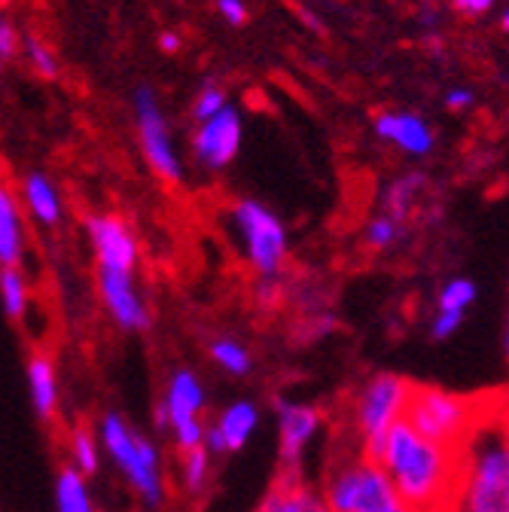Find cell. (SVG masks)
I'll use <instances>...</instances> for the list:
<instances>
[{"mask_svg":"<svg viewBox=\"0 0 509 512\" xmlns=\"http://www.w3.org/2000/svg\"><path fill=\"white\" fill-rule=\"evenodd\" d=\"M68 452H71V470H77L83 479L98 473V467H101V445H98L92 430L74 427L71 442H68Z\"/></svg>","mask_w":509,"mask_h":512,"instance_id":"7402d4cb","label":"cell"},{"mask_svg":"<svg viewBox=\"0 0 509 512\" xmlns=\"http://www.w3.org/2000/svg\"><path fill=\"white\" fill-rule=\"evenodd\" d=\"M372 461L415 512H449L458 482V448L439 445L409 421H400L381 439Z\"/></svg>","mask_w":509,"mask_h":512,"instance_id":"6da1fadb","label":"cell"},{"mask_svg":"<svg viewBox=\"0 0 509 512\" xmlns=\"http://www.w3.org/2000/svg\"><path fill=\"white\" fill-rule=\"evenodd\" d=\"M22 211L16 205V196L0 186V266H19L22 260Z\"/></svg>","mask_w":509,"mask_h":512,"instance_id":"e0dca14e","label":"cell"},{"mask_svg":"<svg viewBox=\"0 0 509 512\" xmlns=\"http://www.w3.org/2000/svg\"><path fill=\"white\" fill-rule=\"evenodd\" d=\"M28 391H31V406L40 418H52L58 412L61 388H58V369L55 360L46 354H34L25 366Z\"/></svg>","mask_w":509,"mask_h":512,"instance_id":"2e32d148","label":"cell"},{"mask_svg":"<svg viewBox=\"0 0 509 512\" xmlns=\"http://www.w3.org/2000/svg\"><path fill=\"white\" fill-rule=\"evenodd\" d=\"M476 284L470 278H452L449 284H442L436 296V311L442 314H467V308L476 302Z\"/></svg>","mask_w":509,"mask_h":512,"instance_id":"cb8c5ba5","label":"cell"},{"mask_svg":"<svg viewBox=\"0 0 509 512\" xmlns=\"http://www.w3.org/2000/svg\"><path fill=\"white\" fill-rule=\"evenodd\" d=\"M412 397V381L397 372H378L363 381V388L351 406V424L357 452L372 458L378 452L381 439L400 421H406V406Z\"/></svg>","mask_w":509,"mask_h":512,"instance_id":"5b68a950","label":"cell"},{"mask_svg":"<svg viewBox=\"0 0 509 512\" xmlns=\"http://www.w3.org/2000/svg\"><path fill=\"white\" fill-rule=\"evenodd\" d=\"M159 43H162V49H165V52H174V49H177V37H174V34H162V40H159Z\"/></svg>","mask_w":509,"mask_h":512,"instance_id":"d590c367","label":"cell"},{"mask_svg":"<svg viewBox=\"0 0 509 512\" xmlns=\"http://www.w3.org/2000/svg\"><path fill=\"white\" fill-rule=\"evenodd\" d=\"M397 235H400V223L394 220V217H375L369 226H366V241H369V247H375V250H381V247H391L394 241H397Z\"/></svg>","mask_w":509,"mask_h":512,"instance_id":"4316f807","label":"cell"},{"mask_svg":"<svg viewBox=\"0 0 509 512\" xmlns=\"http://www.w3.org/2000/svg\"><path fill=\"white\" fill-rule=\"evenodd\" d=\"M445 101H449V107H452V110H464V107H470V104H473V92H467V89H452V92H449V98H445Z\"/></svg>","mask_w":509,"mask_h":512,"instance_id":"836d02e7","label":"cell"},{"mask_svg":"<svg viewBox=\"0 0 509 512\" xmlns=\"http://www.w3.org/2000/svg\"><path fill=\"white\" fill-rule=\"evenodd\" d=\"M278 488H281L284 512H330L321 491L308 482H302L296 476V470H284V476L278 479Z\"/></svg>","mask_w":509,"mask_h":512,"instance_id":"ffe728a7","label":"cell"},{"mask_svg":"<svg viewBox=\"0 0 509 512\" xmlns=\"http://www.w3.org/2000/svg\"><path fill=\"white\" fill-rule=\"evenodd\" d=\"M193 147H196V156L208 168L229 165L235 159L238 147H241V116H238V110L226 104L220 113H214L211 119H205Z\"/></svg>","mask_w":509,"mask_h":512,"instance_id":"5bb4252c","label":"cell"},{"mask_svg":"<svg viewBox=\"0 0 509 512\" xmlns=\"http://www.w3.org/2000/svg\"><path fill=\"white\" fill-rule=\"evenodd\" d=\"M211 360H214L223 372H229V375H235V378H241V375H247V372L253 369L250 351H247L238 339H229V336L211 342Z\"/></svg>","mask_w":509,"mask_h":512,"instance_id":"603a6c76","label":"cell"},{"mask_svg":"<svg viewBox=\"0 0 509 512\" xmlns=\"http://www.w3.org/2000/svg\"><path fill=\"white\" fill-rule=\"evenodd\" d=\"M28 302H31L28 278L16 266H4V269H0V308L7 311V317H13V320L25 317Z\"/></svg>","mask_w":509,"mask_h":512,"instance_id":"44dd1931","label":"cell"},{"mask_svg":"<svg viewBox=\"0 0 509 512\" xmlns=\"http://www.w3.org/2000/svg\"><path fill=\"white\" fill-rule=\"evenodd\" d=\"M89 241L95 250L98 269L104 272H132L138 269V241L132 229L116 217H92Z\"/></svg>","mask_w":509,"mask_h":512,"instance_id":"8fae6325","label":"cell"},{"mask_svg":"<svg viewBox=\"0 0 509 512\" xmlns=\"http://www.w3.org/2000/svg\"><path fill=\"white\" fill-rule=\"evenodd\" d=\"M95 439L147 506H159L165 500V476L153 439L132 430V424L116 412L101 418Z\"/></svg>","mask_w":509,"mask_h":512,"instance_id":"277c9868","label":"cell"},{"mask_svg":"<svg viewBox=\"0 0 509 512\" xmlns=\"http://www.w3.org/2000/svg\"><path fill=\"white\" fill-rule=\"evenodd\" d=\"M485 400H473V397H461L442 388H427V384H412V397L406 406V421L427 439L449 445V448H461L464 439L470 436V430L479 424L485 406Z\"/></svg>","mask_w":509,"mask_h":512,"instance_id":"8992f818","label":"cell"},{"mask_svg":"<svg viewBox=\"0 0 509 512\" xmlns=\"http://www.w3.org/2000/svg\"><path fill=\"white\" fill-rule=\"evenodd\" d=\"M449 512H509V442L503 418L482 412L458 448V482Z\"/></svg>","mask_w":509,"mask_h":512,"instance_id":"7a4b0ae2","label":"cell"},{"mask_svg":"<svg viewBox=\"0 0 509 512\" xmlns=\"http://www.w3.org/2000/svg\"><path fill=\"white\" fill-rule=\"evenodd\" d=\"M229 101H226V95H223V89H214V86H208V89H202V95H199V101H196V119L199 122H205V119H211L214 113H220L223 107H226Z\"/></svg>","mask_w":509,"mask_h":512,"instance_id":"83f0119b","label":"cell"},{"mask_svg":"<svg viewBox=\"0 0 509 512\" xmlns=\"http://www.w3.org/2000/svg\"><path fill=\"white\" fill-rule=\"evenodd\" d=\"M22 196H25L28 211L37 217V223L55 226V223L61 220V196H58V189L52 186L49 177H43V174H28L25 183H22Z\"/></svg>","mask_w":509,"mask_h":512,"instance_id":"ac0fdd59","label":"cell"},{"mask_svg":"<svg viewBox=\"0 0 509 512\" xmlns=\"http://www.w3.org/2000/svg\"><path fill=\"white\" fill-rule=\"evenodd\" d=\"M98 293L116 327L138 333L150 327V308L135 284L132 272H104L98 269Z\"/></svg>","mask_w":509,"mask_h":512,"instance_id":"9c48e42d","label":"cell"},{"mask_svg":"<svg viewBox=\"0 0 509 512\" xmlns=\"http://www.w3.org/2000/svg\"><path fill=\"white\" fill-rule=\"evenodd\" d=\"M211 458L214 455L205 452V445L193 448V452H183L180 473H183V485L193 491V494H199L208 485V479H211Z\"/></svg>","mask_w":509,"mask_h":512,"instance_id":"d4e9b609","label":"cell"},{"mask_svg":"<svg viewBox=\"0 0 509 512\" xmlns=\"http://www.w3.org/2000/svg\"><path fill=\"white\" fill-rule=\"evenodd\" d=\"M28 49H31V61H34V68L43 74V77H55L58 74V64L52 58V52L40 43V40H28Z\"/></svg>","mask_w":509,"mask_h":512,"instance_id":"f546056e","label":"cell"},{"mask_svg":"<svg viewBox=\"0 0 509 512\" xmlns=\"http://www.w3.org/2000/svg\"><path fill=\"white\" fill-rule=\"evenodd\" d=\"M275 412H278L281 464H284V470H296L305 455V448L311 445L317 430H321L324 415H321V409H314L308 403H296V400H278Z\"/></svg>","mask_w":509,"mask_h":512,"instance_id":"ba28073f","label":"cell"},{"mask_svg":"<svg viewBox=\"0 0 509 512\" xmlns=\"http://www.w3.org/2000/svg\"><path fill=\"white\" fill-rule=\"evenodd\" d=\"M257 512H284V503H281V488L275 485L269 494H266V500L260 503V509Z\"/></svg>","mask_w":509,"mask_h":512,"instance_id":"e575fe53","label":"cell"},{"mask_svg":"<svg viewBox=\"0 0 509 512\" xmlns=\"http://www.w3.org/2000/svg\"><path fill=\"white\" fill-rule=\"evenodd\" d=\"M424 186V177L412 174V177H400L394 180V186L388 189V217H394L397 223L409 214L412 199L418 196V189Z\"/></svg>","mask_w":509,"mask_h":512,"instance_id":"484cf974","label":"cell"},{"mask_svg":"<svg viewBox=\"0 0 509 512\" xmlns=\"http://www.w3.org/2000/svg\"><path fill=\"white\" fill-rule=\"evenodd\" d=\"M217 10L232 22V25H241L247 19V7L244 0H217Z\"/></svg>","mask_w":509,"mask_h":512,"instance_id":"4dcf8cb0","label":"cell"},{"mask_svg":"<svg viewBox=\"0 0 509 512\" xmlns=\"http://www.w3.org/2000/svg\"><path fill=\"white\" fill-rule=\"evenodd\" d=\"M260 427V409L250 400H235L229 403L214 424H205V452L208 455H226V452H241L250 442V436Z\"/></svg>","mask_w":509,"mask_h":512,"instance_id":"4fadbf2b","label":"cell"},{"mask_svg":"<svg viewBox=\"0 0 509 512\" xmlns=\"http://www.w3.org/2000/svg\"><path fill=\"white\" fill-rule=\"evenodd\" d=\"M205 412V384L193 369H180L168 378V391L156 409V424L162 430H177L183 424L202 421Z\"/></svg>","mask_w":509,"mask_h":512,"instance_id":"7c38bea8","label":"cell"},{"mask_svg":"<svg viewBox=\"0 0 509 512\" xmlns=\"http://www.w3.org/2000/svg\"><path fill=\"white\" fill-rule=\"evenodd\" d=\"M461 324H464V314H442V311H436L433 324H430V336L436 342H445V339H452L461 330Z\"/></svg>","mask_w":509,"mask_h":512,"instance_id":"f1b7e54d","label":"cell"},{"mask_svg":"<svg viewBox=\"0 0 509 512\" xmlns=\"http://www.w3.org/2000/svg\"><path fill=\"white\" fill-rule=\"evenodd\" d=\"M13 52H16V31H13L10 22L0 19V61L10 58Z\"/></svg>","mask_w":509,"mask_h":512,"instance_id":"1f68e13d","label":"cell"},{"mask_svg":"<svg viewBox=\"0 0 509 512\" xmlns=\"http://www.w3.org/2000/svg\"><path fill=\"white\" fill-rule=\"evenodd\" d=\"M138 128H141L144 153H147L150 165L156 168V174L165 177V180H180V159L174 153L165 116L156 107V98H153L150 89L138 92Z\"/></svg>","mask_w":509,"mask_h":512,"instance_id":"30bf717a","label":"cell"},{"mask_svg":"<svg viewBox=\"0 0 509 512\" xmlns=\"http://www.w3.org/2000/svg\"><path fill=\"white\" fill-rule=\"evenodd\" d=\"M244 256L253 272H260L263 278H272L281 272L287 260V232L284 223L260 202H238L232 211Z\"/></svg>","mask_w":509,"mask_h":512,"instance_id":"52a82bcc","label":"cell"},{"mask_svg":"<svg viewBox=\"0 0 509 512\" xmlns=\"http://www.w3.org/2000/svg\"><path fill=\"white\" fill-rule=\"evenodd\" d=\"M55 509L58 512H98L89 494V482L71 467H65L55 479Z\"/></svg>","mask_w":509,"mask_h":512,"instance_id":"d6986e66","label":"cell"},{"mask_svg":"<svg viewBox=\"0 0 509 512\" xmlns=\"http://www.w3.org/2000/svg\"><path fill=\"white\" fill-rule=\"evenodd\" d=\"M458 10L470 13V16H479V13H488L494 7V0H455Z\"/></svg>","mask_w":509,"mask_h":512,"instance_id":"d6a6232c","label":"cell"},{"mask_svg":"<svg viewBox=\"0 0 509 512\" xmlns=\"http://www.w3.org/2000/svg\"><path fill=\"white\" fill-rule=\"evenodd\" d=\"M378 138H385L397 147H403L412 156H427L433 150V132L427 122L415 113H385L375 122Z\"/></svg>","mask_w":509,"mask_h":512,"instance_id":"9a60e30c","label":"cell"},{"mask_svg":"<svg viewBox=\"0 0 509 512\" xmlns=\"http://www.w3.org/2000/svg\"><path fill=\"white\" fill-rule=\"evenodd\" d=\"M317 491L330 512H415L388 473L360 452L330 464Z\"/></svg>","mask_w":509,"mask_h":512,"instance_id":"3957f363","label":"cell"}]
</instances>
